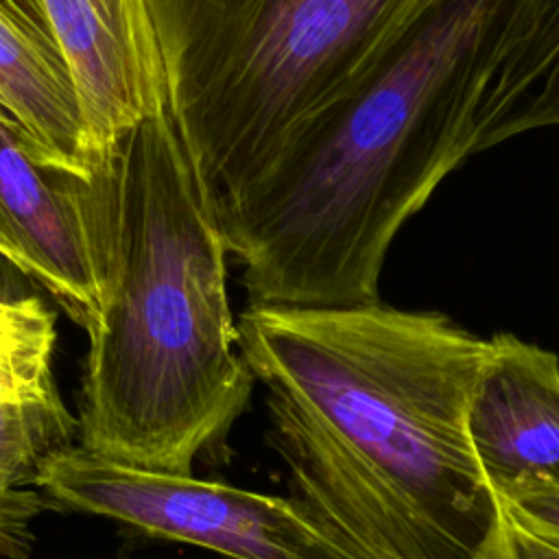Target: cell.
<instances>
[{
    "label": "cell",
    "instance_id": "obj_9",
    "mask_svg": "<svg viewBox=\"0 0 559 559\" xmlns=\"http://www.w3.org/2000/svg\"><path fill=\"white\" fill-rule=\"evenodd\" d=\"M0 107L22 127L41 168L83 173L74 81L39 0H0Z\"/></svg>",
    "mask_w": 559,
    "mask_h": 559
},
{
    "label": "cell",
    "instance_id": "obj_10",
    "mask_svg": "<svg viewBox=\"0 0 559 559\" xmlns=\"http://www.w3.org/2000/svg\"><path fill=\"white\" fill-rule=\"evenodd\" d=\"M539 129H559V0H531L480 98L472 155Z\"/></svg>",
    "mask_w": 559,
    "mask_h": 559
},
{
    "label": "cell",
    "instance_id": "obj_15",
    "mask_svg": "<svg viewBox=\"0 0 559 559\" xmlns=\"http://www.w3.org/2000/svg\"><path fill=\"white\" fill-rule=\"evenodd\" d=\"M0 258H4L7 262H11L13 266H17L22 273L28 275V266H26V258L7 223V218L0 212Z\"/></svg>",
    "mask_w": 559,
    "mask_h": 559
},
{
    "label": "cell",
    "instance_id": "obj_3",
    "mask_svg": "<svg viewBox=\"0 0 559 559\" xmlns=\"http://www.w3.org/2000/svg\"><path fill=\"white\" fill-rule=\"evenodd\" d=\"M98 310L87 328L81 445L192 474L249 404L253 376L227 297V247L168 111L63 173Z\"/></svg>",
    "mask_w": 559,
    "mask_h": 559
},
{
    "label": "cell",
    "instance_id": "obj_2",
    "mask_svg": "<svg viewBox=\"0 0 559 559\" xmlns=\"http://www.w3.org/2000/svg\"><path fill=\"white\" fill-rule=\"evenodd\" d=\"M531 0H428L236 203L216 214L247 306L380 301L402 227L472 155L474 120Z\"/></svg>",
    "mask_w": 559,
    "mask_h": 559
},
{
    "label": "cell",
    "instance_id": "obj_14",
    "mask_svg": "<svg viewBox=\"0 0 559 559\" xmlns=\"http://www.w3.org/2000/svg\"><path fill=\"white\" fill-rule=\"evenodd\" d=\"M509 518V515H507ZM509 557L511 559H559V548L528 533L509 520Z\"/></svg>",
    "mask_w": 559,
    "mask_h": 559
},
{
    "label": "cell",
    "instance_id": "obj_8",
    "mask_svg": "<svg viewBox=\"0 0 559 559\" xmlns=\"http://www.w3.org/2000/svg\"><path fill=\"white\" fill-rule=\"evenodd\" d=\"M0 212L28 266L85 330L98 288L81 218L63 173L41 168L22 127L0 107Z\"/></svg>",
    "mask_w": 559,
    "mask_h": 559
},
{
    "label": "cell",
    "instance_id": "obj_4",
    "mask_svg": "<svg viewBox=\"0 0 559 559\" xmlns=\"http://www.w3.org/2000/svg\"><path fill=\"white\" fill-rule=\"evenodd\" d=\"M428 0H146L168 114L221 214Z\"/></svg>",
    "mask_w": 559,
    "mask_h": 559
},
{
    "label": "cell",
    "instance_id": "obj_11",
    "mask_svg": "<svg viewBox=\"0 0 559 559\" xmlns=\"http://www.w3.org/2000/svg\"><path fill=\"white\" fill-rule=\"evenodd\" d=\"M76 428L52 380L0 389V555L17 557L26 548L28 524L41 509V465L72 445Z\"/></svg>",
    "mask_w": 559,
    "mask_h": 559
},
{
    "label": "cell",
    "instance_id": "obj_12",
    "mask_svg": "<svg viewBox=\"0 0 559 559\" xmlns=\"http://www.w3.org/2000/svg\"><path fill=\"white\" fill-rule=\"evenodd\" d=\"M55 319L35 297H0V389H31L52 380Z\"/></svg>",
    "mask_w": 559,
    "mask_h": 559
},
{
    "label": "cell",
    "instance_id": "obj_5",
    "mask_svg": "<svg viewBox=\"0 0 559 559\" xmlns=\"http://www.w3.org/2000/svg\"><path fill=\"white\" fill-rule=\"evenodd\" d=\"M52 502L229 559H358L290 496L129 465L68 445L39 472Z\"/></svg>",
    "mask_w": 559,
    "mask_h": 559
},
{
    "label": "cell",
    "instance_id": "obj_13",
    "mask_svg": "<svg viewBox=\"0 0 559 559\" xmlns=\"http://www.w3.org/2000/svg\"><path fill=\"white\" fill-rule=\"evenodd\" d=\"M498 496L511 522L559 548V487L518 485Z\"/></svg>",
    "mask_w": 559,
    "mask_h": 559
},
{
    "label": "cell",
    "instance_id": "obj_1",
    "mask_svg": "<svg viewBox=\"0 0 559 559\" xmlns=\"http://www.w3.org/2000/svg\"><path fill=\"white\" fill-rule=\"evenodd\" d=\"M236 328L288 496L358 559H511L467 435L489 338L382 301L247 306Z\"/></svg>",
    "mask_w": 559,
    "mask_h": 559
},
{
    "label": "cell",
    "instance_id": "obj_6",
    "mask_svg": "<svg viewBox=\"0 0 559 559\" xmlns=\"http://www.w3.org/2000/svg\"><path fill=\"white\" fill-rule=\"evenodd\" d=\"M68 61L85 159L118 131L168 111L146 0H39Z\"/></svg>",
    "mask_w": 559,
    "mask_h": 559
},
{
    "label": "cell",
    "instance_id": "obj_7",
    "mask_svg": "<svg viewBox=\"0 0 559 559\" xmlns=\"http://www.w3.org/2000/svg\"><path fill=\"white\" fill-rule=\"evenodd\" d=\"M467 435L496 493L518 485L559 487V358L500 332L476 378Z\"/></svg>",
    "mask_w": 559,
    "mask_h": 559
}]
</instances>
